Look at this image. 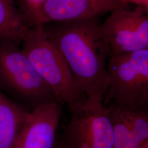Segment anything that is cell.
Returning a JSON list of instances; mask_svg holds the SVG:
<instances>
[{
	"instance_id": "5b68a950",
	"label": "cell",
	"mask_w": 148,
	"mask_h": 148,
	"mask_svg": "<svg viewBox=\"0 0 148 148\" xmlns=\"http://www.w3.org/2000/svg\"><path fill=\"white\" fill-rule=\"evenodd\" d=\"M60 142L66 148H112L114 133L108 108L86 101L71 112Z\"/></svg>"
},
{
	"instance_id": "8992f818",
	"label": "cell",
	"mask_w": 148,
	"mask_h": 148,
	"mask_svg": "<svg viewBox=\"0 0 148 148\" xmlns=\"http://www.w3.org/2000/svg\"><path fill=\"white\" fill-rule=\"evenodd\" d=\"M127 5L123 0H43L35 4L22 1L18 8L25 25L30 29L51 22L99 18Z\"/></svg>"
},
{
	"instance_id": "8fae6325",
	"label": "cell",
	"mask_w": 148,
	"mask_h": 148,
	"mask_svg": "<svg viewBox=\"0 0 148 148\" xmlns=\"http://www.w3.org/2000/svg\"><path fill=\"white\" fill-rule=\"evenodd\" d=\"M29 29L14 0H0V40L20 45Z\"/></svg>"
},
{
	"instance_id": "ba28073f",
	"label": "cell",
	"mask_w": 148,
	"mask_h": 148,
	"mask_svg": "<svg viewBox=\"0 0 148 148\" xmlns=\"http://www.w3.org/2000/svg\"><path fill=\"white\" fill-rule=\"evenodd\" d=\"M62 103L53 99L33 107L14 148H54Z\"/></svg>"
},
{
	"instance_id": "4fadbf2b",
	"label": "cell",
	"mask_w": 148,
	"mask_h": 148,
	"mask_svg": "<svg viewBox=\"0 0 148 148\" xmlns=\"http://www.w3.org/2000/svg\"><path fill=\"white\" fill-rule=\"evenodd\" d=\"M23 1L25 2V3H29V4H35L39 3L40 2H41L43 0H22Z\"/></svg>"
},
{
	"instance_id": "3957f363",
	"label": "cell",
	"mask_w": 148,
	"mask_h": 148,
	"mask_svg": "<svg viewBox=\"0 0 148 148\" xmlns=\"http://www.w3.org/2000/svg\"><path fill=\"white\" fill-rule=\"evenodd\" d=\"M106 70L109 86L104 106L148 110V49L111 56Z\"/></svg>"
},
{
	"instance_id": "5bb4252c",
	"label": "cell",
	"mask_w": 148,
	"mask_h": 148,
	"mask_svg": "<svg viewBox=\"0 0 148 148\" xmlns=\"http://www.w3.org/2000/svg\"><path fill=\"white\" fill-rule=\"evenodd\" d=\"M54 148H66L62 144V143L60 142V141L59 140V139H58V140L57 142L56 143V147Z\"/></svg>"
},
{
	"instance_id": "7a4b0ae2",
	"label": "cell",
	"mask_w": 148,
	"mask_h": 148,
	"mask_svg": "<svg viewBox=\"0 0 148 148\" xmlns=\"http://www.w3.org/2000/svg\"><path fill=\"white\" fill-rule=\"evenodd\" d=\"M21 45L22 51L56 100L67 106L70 112L84 104L86 96L63 56L45 35L42 25L30 28Z\"/></svg>"
},
{
	"instance_id": "9a60e30c",
	"label": "cell",
	"mask_w": 148,
	"mask_h": 148,
	"mask_svg": "<svg viewBox=\"0 0 148 148\" xmlns=\"http://www.w3.org/2000/svg\"><path fill=\"white\" fill-rule=\"evenodd\" d=\"M140 148H148V141L144 143Z\"/></svg>"
},
{
	"instance_id": "7c38bea8",
	"label": "cell",
	"mask_w": 148,
	"mask_h": 148,
	"mask_svg": "<svg viewBox=\"0 0 148 148\" xmlns=\"http://www.w3.org/2000/svg\"><path fill=\"white\" fill-rule=\"evenodd\" d=\"M125 3H131L136 5L140 6L146 10H148V0H123Z\"/></svg>"
},
{
	"instance_id": "277c9868",
	"label": "cell",
	"mask_w": 148,
	"mask_h": 148,
	"mask_svg": "<svg viewBox=\"0 0 148 148\" xmlns=\"http://www.w3.org/2000/svg\"><path fill=\"white\" fill-rule=\"evenodd\" d=\"M0 87L33 107L56 99L19 45L0 40Z\"/></svg>"
},
{
	"instance_id": "52a82bcc",
	"label": "cell",
	"mask_w": 148,
	"mask_h": 148,
	"mask_svg": "<svg viewBox=\"0 0 148 148\" xmlns=\"http://www.w3.org/2000/svg\"><path fill=\"white\" fill-rule=\"evenodd\" d=\"M99 29L110 57L148 49V10L142 7L111 11Z\"/></svg>"
},
{
	"instance_id": "9c48e42d",
	"label": "cell",
	"mask_w": 148,
	"mask_h": 148,
	"mask_svg": "<svg viewBox=\"0 0 148 148\" xmlns=\"http://www.w3.org/2000/svg\"><path fill=\"white\" fill-rule=\"evenodd\" d=\"M106 107L113 128L112 148H140L148 142V110Z\"/></svg>"
},
{
	"instance_id": "6da1fadb",
	"label": "cell",
	"mask_w": 148,
	"mask_h": 148,
	"mask_svg": "<svg viewBox=\"0 0 148 148\" xmlns=\"http://www.w3.org/2000/svg\"><path fill=\"white\" fill-rule=\"evenodd\" d=\"M99 18L43 24L48 40L68 65L87 100L103 102L109 86L108 48L100 32Z\"/></svg>"
},
{
	"instance_id": "30bf717a",
	"label": "cell",
	"mask_w": 148,
	"mask_h": 148,
	"mask_svg": "<svg viewBox=\"0 0 148 148\" xmlns=\"http://www.w3.org/2000/svg\"><path fill=\"white\" fill-rule=\"evenodd\" d=\"M30 111L0 92V148H14Z\"/></svg>"
}]
</instances>
